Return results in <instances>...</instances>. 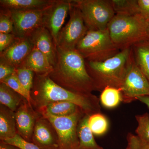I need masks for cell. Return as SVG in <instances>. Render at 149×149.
Segmentation results:
<instances>
[{
    "label": "cell",
    "instance_id": "cell-33",
    "mask_svg": "<svg viewBox=\"0 0 149 149\" xmlns=\"http://www.w3.org/2000/svg\"><path fill=\"white\" fill-rule=\"evenodd\" d=\"M16 37L13 33H0V53L10 46Z\"/></svg>",
    "mask_w": 149,
    "mask_h": 149
},
{
    "label": "cell",
    "instance_id": "cell-8",
    "mask_svg": "<svg viewBox=\"0 0 149 149\" xmlns=\"http://www.w3.org/2000/svg\"><path fill=\"white\" fill-rule=\"evenodd\" d=\"M85 113L82 110L70 116L45 117L55 128L59 141V149H79V140L77 135L78 123Z\"/></svg>",
    "mask_w": 149,
    "mask_h": 149
},
{
    "label": "cell",
    "instance_id": "cell-36",
    "mask_svg": "<svg viewBox=\"0 0 149 149\" xmlns=\"http://www.w3.org/2000/svg\"><path fill=\"white\" fill-rule=\"evenodd\" d=\"M137 100L145 104L149 109V96L139 97H137Z\"/></svg>",
    "mask_w": 149,
    "mask_h": 149
},
{
    "label": "cell",
    "instance_id": "cell-19",
    "mask_svg": "<svg viewBox=\"0 0 149 149\" xmlns=\"http://www.w3.org/2000/svg\"><path fill=\"white\" fill-rule=\"evenodd\" d=\"M14 112L0 105V140L13 138L17 134Z\"/></svg>",
    "mask_w": 149,
    "mask_h": 149
},
{
    "label": "cell",
    "instance_id": "cell-25",
    "mask_svg": "<svg viewBox=\"0 0 149 149\" xmlns=\"http://www.w3.org/2000/svg\"><path fill=\"white\" fill-rule=\"evenodd\" d=\"M88 124L89 128L94 135L102 136L106 133L109 127V123L104 115L97 113L90 116Z\"/></svg>",
    "mask_w": 149,
    "mask_h": 149
},
{
    "label": "cell",
    "instance_id": "cell-4",
    "mask_svg": "<svg viewBox=\"0 0 149 149\" xmlns=\"http://www.w3.org/2000/svg\"><path fill=\"white\" fill-rule=\"evenodd\" d=\"M148 19L142 15L115 14L108 26L110 36L120 50L149 39Z\"/></svg>",
    "mask_w": 149,
    "mask_h": 149
},
{
    "label": "cell",
    "instance_id": "cell-32",
    "mask_svg": "<svg viewBox=\"0 0 149 149\" xmlns=\"http://www.w3.org/2000/svg\"><path fill=\"white\" fill-rule=\"evenodd\" d=\"M16 68L6 61L0 58V82L15 72Z\"/></svg>",
    "mask_w": 149,
    "mask_h": 149
},
{
    "label": "cell",
    "instance_id": "cell-7",
    "mask_svg": "<svg viewBox=\"0 0 149 149\" xmlns=\"http://www.w3.org/2000/svg\"><path fill=\"white\" fill-rule=\"evenodd\" d=\"M120 89L125 103L131 102L139 97L149 96V82L136 64L133 50Z\"/></svg>",
    "mask_w": 149,
    "mask_h": 149
},
{
    "label": "cell",
    "instance_id": "cell-11",
    "mask_svg": "<svg viewBox=\"0 0 149 149\" xmlns=\"http://www.w3.org/2000/svg\"><path fill=\"white\" fill-rule=\"evenodd\" d=\"M71 7L70 0H55L46 9L44 20V27L50 33L56 47L62 27Z\"/></svg>",
    "mask_w": 149,
    "mask_h": 149
},
{
    "label": "cell",
    "instance_id": "cell-29",
    "mask_svg": "<svg viewBox=\"0 0 149 149\" xmlns=\"http://www.w3.org/2000/svg\"><path fill=\"white\" fill-rule=\"evenodd\" d=\"M13 22L8 10L0 9V33H13Z\"/></svg>",
    "mask_w": 149,
    "mask_h": 149
},
{
    "label": "cell",
    "instance_id": "cell-23",
    "mask_svg": "<svg viewBox=\"0 0 149 149\" xmlns=\"http://www.w3.org/2000/svg\"><path fill=\"white\" fill-rule=\"evenodd\" d=\"M100 101L102 105L107 109H113L118 106L123 102L120 89L107 87L102 91Z\"/></svg>",
    "mask_w": 149,
    "mask_h": 149
},
{
    "label": "cell",
    "instance_id": "cell-6",
    "mask_svg": "<svg viewBox=\"0 0 149 149\" xmlns=\"http://www.w3.org/2000/svg\"><path fill=\"white\" fill-rule=\"evenodd\" d=\"M70 2L80 10L89 31L107 29L115 15L109 0H70Z\"/></svg>",
    "mask_w": 149,
    "mask_h": 149
},
{
    "label": "cell",
    "instance_id": "cell-35",
    "mask_svg": "<svg viewBox=\"0 0 149 149\" xmlns=\"http://www.w3.org/2000/svg\"><path fill=\"white\" fill-rule=\"evenodd\" d=\"M0 149H21L16 146L7 143L2 141H0Z\"/></svg>",
    "mask_w": 149,
    "mask_h": 149
},
{
    "label": "cell",
    "instance_id": "cell-30",
    "mask_svg": "<svg viewBox=\"0 0 149 149\" xmlns=\"http://www.w3.org/2000/svg\"><path fill=\"white\" fill-rule=\"evenodd\" d=\"M126 149H149V143L142 141L137 135L129 133Z\"/></svg>",
    "mask_w": 149,
    "mask_h": 149
},
{
    "label": "cell",
    "instance_id": "cell-9",
    "mask_svg": "<svg viewBox=\"0 0 149 149\" xmlns=\"http://www.w3.org/2000/svg\"><path fill=\"white\" fill-rule=\"evenodd\" d=\"M69 13V21L62 28L59 35L57 47L64 49H74L88 29L78 8L71 3Z\"/></svg>",
    "mask_w": 149,
    "mask_h": 149
},
{
    "label": "cell",
    "instance_id": "cell-12",
    "mask_svg": "<svg viewBox=\"0 0 149 149\" xmlns=\"http://www.w3.org/2000/svg\"><path fill=\"white\" fill-rule=\"evenodd\" d=\"M17 133L25 141L32 142V135L40 114L23 99L15 112Z\"/></svg>",
    "mask_w": 149,
    "mask_h": 149
},
{
    "label": "cell",
    "instance_id": "cell-17",
    "mask_svg": "<svg viewBox=\"0 0 149 149\" xmlns=\"http://www.w3.org/2000/svg\"><path fill=\"white\" fill-rule=\"evenodd\" d=\"M81 110L73 103L59 101L47 104L36 110V111L44 117L49 116L61 117L70 116Z\"/></svg>",
    "mask_w": 149,
    "mask_h": 149
},
{
    "label": "cell",
    "instance_id": "cell-28",
    "mask_svg": "<svg viewBox=\"0 0 149 149\" xmlns=\"http://www.w3.org/2000/svg\"><path fill=\"white\" fill-rule=\"evenodd\" d=\"M15 73L21 85L30 95V91L34 82L35 72L29 70L17 68L15 70Z\"/></svg>",
    "mask_w": 149,
    "mask_h": 149
},
{
    "label": "cell",
    "instance_id": "cell-1",
    "mask_svg": "<svg viewBox=\"0 0 149 149\" xmlns=\"http://www.w3.org/2000/svg\"><path fill=\"white\" fill-rule=\"evenodd\" d=\"M56 60L48 76L62 88L74 93L90 94L94 83L86 68L85 59L75 49L56 47Z\"/></svg>",
    "mask_w": 149,
    "mask_h": 149
},
{
    "label": "cell",
    "instance_id": "cell-34",
    "mask_svg": "<svg viewBox=\"0 0 149 149\" xmlns=\"http://www.w3.org/2000/svg\"><path fill=\"white\" fill-rule=\"evenodd\" d=\"M141 14L149 20V0H138Z\"/></svg>",
    "mask_w": 149,
    "mask_h": 149
},
{
    "label": "cell",
    "instance_id": "cell-37",
    "mask_svg": "<svg viewBox=\"0 0 149 149\" xmlns=\"http://www.w3.org/2000/svg\"><path fill=\"white\" fill-rule=\"evenodd\" d=\"M148 34L149 38V20H148Z\"/></svg>",
    "mask_w": 149,
    "mask_h": 149
},
{
    "label": "cell",
    "instance_id": "cell-14",
    "mask_svg": "<svg viewBox=\"0 0 149 149\" xmlns=\"http://www.w3.org/2000/svg\"><path fill=\"white\" fill-rule=\"evenodd\" d=\"M34 47L29 37H16L11 45L0 53V58L17 69Z\"/></svg>",
    "mask_w": 149,
    "mask_h": 149
},
{
    "label": "cell",
    "instance_id": "cell-24",
    "mask_svg": "<svg viewBox=\"0 0 149 149\" xmlns=\"http://www.w3.org/2000/svg\"><path fill=\"white\" fill-rule=\"evenodd\" d=\"M115 14L135 15L141 14L138 0H110Z\"/></svg>",
    "mask_w": 149,
    "mask_h": 149
},
{
    "label": "cell",
    "instance_id": "cell-27",
    "mask_svg": "<svg viewBox=\"0 0 149 149\" xmlns=\"http://www.w3.org/2000/svg\"><path fill=\"white\" fill-rule=\"evenodd\" d=\"M0 83H5L17 93L20 94L27 100L29 105L32 107L31 104V97L30 95L26 92L21 85L18 77L17 76L15 72L13 74H11L8 77H7L1 82H0Z\"/></svg>",
    "mask_w": 149,
    "mask_h": 149
},
{
    "label": "cell",
    "instance_id": "cell-5",
    "mask_svg": "<svg viewBox=\"0 0 149 149\" xmlns=\"http://www.w3.org/2000/svg\"><path fill=\"white\" fill-rule=\"evenodd\" d=\"M75 49L89 61L102 62L120 51L113 42L108 29L89 31L77 44Z\"/></svg>",
    "mask_w": 149,
    "mask_h": 149
},
{
    "label": "cell",
    "instance_id": "cell-13",
    "mask_svg": "<svg viewBox=\"0 0 149 149\" xmlns=\"http://www.w3.org/2000/svg\"><path fill=\"white\" fill-rule=\"evenodd\" d=\"M31 143L40 149H59L55 128L47 118L40 115L36 121Z\"/></svg>",
    "mask_w": 149,
    "mask_h": 149
},
{
    "label": "cell",
    "instance_id": "cell-16",
    "mask_svg": "<svg viewBox=\"0 0 149 149\" xmlns=\"http://www.w3.org/2000/svg\"><path fill=\"white\" fill-rule=\"evenodd\" d=\"M18 68L29 70L35 74L45 75L49 74L53 67L46 56L35 47Z\"/></svg>",
    "mask_w": 149,
    "mask_h": 149
},
{
    "label": "cell",
    "instance_id": "cell-18",
    "mask_svg": "<svg viewBox=\"0 0 149 149\" xmlns=\"http://www.w3.org/2000/svg\"><path fill=\"white\" fill-rule=\"evenodd\" d=\"M55 0H1V8L10 11L42 10L52 5Z\"/></svg>",
    "mask_w": 149,
    "mask_h": 149
},
{
    "label": "cell",
    "instance_id": "cell-21",
    "mask_svg": "<svg viewBox=\"0 0 149 149\" xmlns=\"http://www.w3.org/2000/svg\"><path fill=\"white\" fill-rule=\"evenodd\" d=\"M132 48L136 63L149 82V39L135 44Z\"/></svg>",
    "mask_w": 149,
    "mask_h": 149
},
{
    "label": "cell",
    "instance_id": "cell-2",
    "mask_svg": "<svg viewBox=\"0 0 149 149\" xmlns=\"http://www.w3.org/2000/svg\"><path fill=\"white\" fill-rule=\"evenodd\" d=\"M30 97L35 111L54 102L67 101L77 105L88 116L101 111L100 99L97 96L92 93L81 94L66 90L54 83L48 74H35Z\"/></svg>",
    "mask_w": 149,
    "mask_h": 149
},
{
    "label": "cell",
    "instance_id": "cell-10",
    "mask_svg": "<svg viewBox=\"0 0 149 149\" xmlns=\"http://www.w3.org/2000/svg\"><path fill=\"white\" fill-rule=\"evenodd\" d=\"M47 9L42 10L10 11L13 22V34L17 37H29L36 29L44 27V17Z\"/></svg>",
    "mask_w": 149,
    "mask_h": 149
},
{
    "label": "cell",
    "instance_id": "cell-22",
    "mask_svg": "<svg viewBox=\"0 0 149 149\" xmlns=\"http://www.w3.org/2000/svg\"><path fill=\"white\" fill-rule=\"evenodd\" d=\"M24 98L10 87L3 83H0V103L15 112Z\"/></svg>",
    "mask_w": 149,
    "mask_h": 149
},
{
    "label": "cell",
    "instance_id": "cell-26",
    "mask_svg": "<svg viewBox=\"0 0 149 149\" xmlns=\"http://www.w3.org/2000/svg\"><path fill=\"white\" fill-rule=\"evenodd\" d=\"M138 127L136 133L142 141L149 143V114L148 113L136 116Z\"/></svg>",
    "mask_w": 149,
    "mask_h": 149
},
{
    "label": "cell",
    "instance_id": "cell-20",
    "mask_svg": "<svg viewBox=\"0 0 149 149\" xmlns=\"http://www.w3.org/2000/svg\"><path fill=\"white\" fill-rule=\"evenodd\" d=\"M90 116L85 114L77 126V135L79 140V149H104L97 143L88 124Z\"/></svg>",
    "mask_w": 149,
    "mask_h": 149
},
{
    "label": "cell",
    "instance_id": "cell-15",
    "mask_svg": "<svg viewBox=\"0 0 149 149\" xmlns=\"http://www.w3.org/2000/svg\"><path fill=\"white\" fill-rule=\"evenodd\" d=\"M35 48L42 53L53 67L56 60V47L52 37L44 27L36 29L29 36Z\"/></svg>",
    "mask_w": 149,
    "mask_h": 149
},
{
    "label": "cell",
    "instance_id": "cell-3",
    "mask_svg": "<svg viewBox=\"0 0 149 149\" xmlns=\"http://www.w3.org/2000/svg\"><path fill=\"white\" fill-rule=\"evenodd\" d=\"M132 52L131 47L122 50L104 61L85 60L87 71L93 80L95 91L102 92L107 87L121 88Z\"/></svg>",
    "mask_w": 149,
    "mask_h": 149
},
{
    "label": "cell",
    "instance_id": "cell-31",
    "mask_svg": "<svg viewBox=\"0 0 149 149\" xmlns=\"http://www.w3.org/2000/svg\"><path fill=\"white\" fill-rule=\"evenodd\" d=\"M2 141L7 143L16 146L21 149H40L33 143L24 140L18 134H16L13 138Z\"/></svg>",
    "mask_w": 149,
    "mask_h": 149
}]
</instances>
